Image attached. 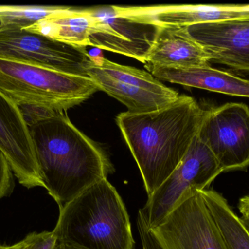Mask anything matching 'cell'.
<instances>
[{"mask_svg": "<svg viewBox=\"0 0 249 249\" xmlns=\"http://www.w3.org/2000/svg\"><path fill=\"white\" fill-rule=\"evenodd\" d=\"M240 213H241V216L240 217L241 223H242L243 226L244 227L249 235V211L240 212Z\"/></svg>", "mask_w": 249, "mask_h": 249, "instance_id": "23", "label": "cell"}, {"mask_svg": "<svg viewBox=\"0 0 249 249\" xmlns=\"http://www.w3.org/2000/svg\"><path fill=\"white\" fill-rule=\"evenodd\" d=\"M162 249H229L200 191H194L156 228Z\"/></svg>", "mask_w": 249, "mask_h": 249, "instance_id": "9", "label": "cell"}, {"mask_svg": "<svg viewBox=\"0 0 249 249\" xmlns=\"http://www.w3.org/2000/svg\"><path fill=\"white\" fill-rule=\"evenodd\" d=\"M45 190L59 209L115 171L107 153L65 112L28 124Z\"/></svg>", "mask_w": 249, "mask_h": 249, "instance_id": "1", "label": "cell"}, {"mask_svg": "<svg viewBox=\"0 0 249 249\" xmlns=\"http://www.w3.org/2000/svg\"><path fill=\"white\" fill-rule=\"evenodd\" d=\"M184 28L207 53L210 61L249 73V19L197 23Z\"/></svg>", "mask_w": 249, "mask_h": 249, "instance_id": "12", "label": "cell"}, {"mask_svg": "<svg viewBox=\"0 0 249 249\" xmlns=\"http://www.w3.org/2000/svg\"><path fill=\"white\" fill-rule=\"evenodd\" d=\"M238 209H239L240 212L249 211V195L245 196V197L240 199Z\"/></svg>", "mask_w": 249, "mask_h": 249, "instance_id": "22", "label": "cell"}, {"mask_svg": "<svg viewBox=\"0 0 249 249\" xmlns=\"http://www.w3.org/2000/svg\"><path fill=\"white\" fill-rule=\"evenodd\" d=\"M0 151L19 183L43 187L29 127L20 108L0 91Z\"/></svg>", "mask_w": 249, "mask_h": 249, "instance_id": "11", "label": "cell"}, {"mask_svg": "<svg viewBox=\"0 0 249 249\" xmlns=\"http://www.w3.org/2000/svg\"><path fill=\"white\" fill-rule=\"evenodd\" d=\"M222 172L210 149L197 135L179 165L148 196L139 215L149 230L156 228L189 194L206 190Z\"/></svg>", "mask_w": 249, "mask_h": 249, "instance_id": "5", "label": "cell"}, {"mask_svg": "<svg viewBox=\"0 0 249 249\" xmlns=\"http://www.w3.org/2000/svg\"><path fill=\"white\" fill-rule=\"evenodd\" d=\"M94 19L89 9L71 8L68 13L41 20L25 29L60 42L78 46H90V35Z\"/></svg>", "mask_w": 249, "mask_h": 249, "instance_id": "15", "label": "cell"}, {"mask_svg": "<svg viewBox=\"0 0 249 249\" xmlns=\"http://www.w3.org/2000/svg\"><path fill=\"white\" fill-rule=\"evenodd\" d=\"M216 158L222 172L249 165V108L228 102L206 110L197 134Z\"/></svg>", "mask_w": 249, "mask_h": 249, "instance_id": "8", "label": "cell"}, {"mask_svg": "<svg viewBox=\"0 0 249 249\" xmlns=\"http://www.w3.org/2000/svg\"><path fill=\"white\" fill-rule=\"evenodd\" d=\"M31 242L29 236H26L23 241L16 243L12 246L0 245V249H30Z\"/></svg>", "mask_w": 249, "mask_h": 249, "instance_id": "21", "label": "cell"}, {"mask_svg": "<svg viewBox=\"0 0 249 249\" xmlns=\"http://www.w3.org/2000/svg\"><path fill=\"white\" fill-rule=\"evenodd\" d=\"M60 209L53 230L58 244L76 249H133L122 198L107 178L90 186Z\"/></svg>", "mask_w": 249, "mask_h": 249, "instance_id": "3", "label": "cell"}, {"mask_svg": "<svg viewBox=\"0 0 249 249\" xmlns=\"http://www.w3.org/2000/svg\"><path fill=\"white\" fill-rule=\"evenodd\" d=\"M54 249H76L71 248V247H67V246L62 245V244H58Z\"/></svg>", "mask_w": 249, "mask_h": 249, "instance_id": "24", "label": "cell"}, {"mask_svg": "<svg viewBox=\"0 0 249 249\" xmlns=\"http://www.w3.org/2000/svg\"><path fill=\"white\" fill-rule=\"evenodd\" d=\"M206 110L187 95L152 112H124L116 121L148 196L179 165L198 134Z\"/></svg>", "mask_w": 249, "mask_h": 249, "instance_id": "2", "label": "cell"}, {"mask_svg": "<svg viewBox=\"0 0 249 249\" xmlns=\"http://www.w3.org/2000/svg\"><path fill=\"white\" fill-rule=\"evenodd\" d=\"M0 91L20 108L29 124L65 112L99 89L89 77L0 58Z\"/></svg>", "mask_w": 249, "mask_h": 249, "instance_id": "4", "label": "cell"}, {"mask_svg": "<svg viewBox=\"0 0 249 249\" xmlns=\"http://www.w3.org/2000/svg\"><path fill=\"white\" fill-rule=\"evenodd\" d=\"M30 239L31 246L29 249H54L58 244L56 237L53 232H45L32 233L28 235Z\"/></svg>", "mask_w": 249, "mask_h": 249, "instance_id": "19", "label": "cell"}, {"mask_svg": "<svg viewBox=\"0 0 249 249\" xmlns=\"http://www.w3.org/2000/svg\"><path fill=\"white\" fill-rule=\"evenodd\" d=\"M0 58L83 77H89L87 69L93 61L86 47L60 42L25 29L2 28Z\"/></svg>", "mask_w": 249, "mask_h": 249, "instance_id": "7", "label": "cell"}, {"mask_svg": "<svg viewBox=\"0 0 249 249\" xmlns=\"http://www.w3.org/2000/svg\"><path fill=\"white\" fill-rule=\"evenodd\" d=\"M137 228L143 249H162L139 215L137 218Z\"/></svg>", "mask_w": 249, "mask_h": 249, "instance_id": "20", "label": "cell"}, {"mask_svg": "<svg viewBox=\"0 0 249 249\" xmlns=\"http://www.w3.org/2000/svg\"><path fill=\"white\" fill-rule=\"evenodd\" d=\"M229 249H249V235L226 199L213 190L200 191Z\"/></svg>", "mask_w": 249, "mask_h": 249, "instance_id": "16", "label": "cell"}, {"mask_svg": "<svg viewBox=\"0 0 249 249\" xmlns=\"http://www.w3.org/2000/svg\"><path fill=\"white\" fill-rule=\"evenodd\" d=\"M64 6L0 5V28L25 29L41 20L68 13Z\"/></svg>", "mask_w": 249, "mask_h": 249, "instance_id": "17", "label": "cell"}, {"mask_svg": "<svg viewBox=\"0 0 249 249\" xmlns=\"http://www.w3.org/2000/svg\"><path fill=\"white\" fill-rule=\"evenodd\" d=\"M89 10L94 19L90 35V46L146 63L160 26L121 14L115 6Z\"/></svg>", "mask_w": 249, "mask_h": 249, "instance_id": "10", "label": "cell"}, {"mask_svg": "<svg viewBox=\"0 0 249 249\" xmlns=\"http://www.w3.org/2000/svg\"><path fill=\"white\" fill-rule=\"evenodd\" d=\"M14 187L13 172L4 155L0 151V200L10 194Z\"/></svg>", "mask_w": 249, "mask_h": 249, "instance_id": "18", "label": "cell"}, {"mask_svg": "<svg viewBox=\"0 0 249 249\" xmlns=\"http://www.w3.org/2000/svg\"><path fill=\"white\" fill-rule=\"evenodd\" d=\"M145 67L154 77L164 81L249 98V80L209 65L171 67L145 64Z\"/></svg>", "mask_w": 249, "mask_h": 249, "instance_id": "13", "label": "cell"}, {"mask_svg": "<svg viewBox=\"0 0 249 249\" xmlns=\"http://www.w3.org/2000/svg\"><path fill=\"white\" fill-rule=\"evenodd\" d=\"M210 57L184 27L160 26L145 64L171 67L209 65Z\"/></svg>", "mask_w": 249, "mask_h": 249, "instance_id": "14", "label": "cell"}, {"mask_svg": "<svg viewBox=\"0 0 249 249\" xmlns=\"http://www.w3.org/2000/svg\"><path fill=\"white\" fill-rule=\"evenodd\" d=\"M88 76L99 90L122 102L127 112H152L177 100L179 95L161 83L151 73L109 61L104 57H92Z\"/></svg>", "mask_w": 249, "mask_h": 249, "instance_id": "6", "label": "cell"}]
</instances>
